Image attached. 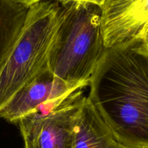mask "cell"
Segmentation results:
<instances>
[{
    "label": "cell",
    "instance_id": "9",
    "mask_svg": "<svg viewBox=\"0 0 148 148\" xmlns=\"http://www.w3.org/2000/svg\"><path fill=\"white\" fill-rule=\"evenodd\" d=\"M14 2L17 3V4H22V5H24L25 7H29L30 6H31L32 4H35V3L39 2V1H46V0H12ZM53 1H59V2L62 3L63 2V0H53Z\"/></svg>",
    "mask_w": 148,
    "mask_h": 148
},
{
    "label": "cell",
    "instance_id": "5",
    "mask_svg": "<svg viewBox=\"0 0 148 148\" xmlns=\"http://www.w3.org/2000/svg\"><path fill=\"white\" fill-rule=\"evenodd\" d=\"M101 8L106 49L142 37L148 28V0H106Z\"/></svg>",
    "mask_w": 148,
    "mask_h": 148
},
{
    "label": "cell",
    "instance_id": "1",
    "mask_svg": "<svg viewBox=\"0 0 148 148\" xmlns=\"http://www.w3.org/2000/svg\"><path fill=\"white\" fill-rule=\"evenodd\" d=\"M88 99L127 148H148V46L137 37L106 49Z\"/></svg>",
    "mask_w": 148,
    "mask_h": 148
},
{
    "label": "cell",
    "instance_id": "2",
    "mask_svg": "<svg viewBox=\"0 0 148 148\" xmlns=\"http://www.w3.org/2000/svg\"><path fill=\"white\" fill-rule=\"evenodd\" d=\"M59 23L49 52L47 66L72 88L82 89L90 79L105 47L101 8L89 3H61Z\"/></svg>",
    "mask_w": 148,
    "mask_h": 148
},
{
    "label": "cell",
    "instance_id": "7",
    "mask_svg": "<svg viewBox=\"0 0 148 148\" xmlns=\"http://www.w3.org/2000/svg\"><path fill=\"white\" fill-rule=\"evenodd\" d=\"M73 148H127L120 143L87 97L77 115Z\"/></svg>",
    "mask_w": 148,
    "mask_h": 148
},
{
    "label": "cell",
    "instance_id": "10",
    "mask_svg": "<svg viewBox=\"0 0 148 148\" xmlns=\"http://www.w3.org/2000/svg\"><path fill=\"white\" fill-rule=\"evenodd\" d=\"M77 1V2H84V3H89V4H93L95 5L98 6V7H101L103 3L105 2L106 0H63V2L64 3L66 1Z\"/></svg>",
    "mask_w": 148,
    "mask_h": 148
},
{
    "label": "cell",
    "instance_id": "6",
    "mask_svg": "<svg viewBox=\"0 0 148 148\" xmlns=\"http://www.w3.org/2000/svg\"><path fill=\"white\" fill-rule=\"evenodd\" d=\"M55 76L49 68L19 90L0 110V118L17 124L22 117L48 101L65 97L78 90Z\"/></svg>",
    "mask_w": 148,
    "mask_h": 148
},
{
    "label": "cell",
    "instance_id": "4",
    "mask_svg": "<svg viewBox=\"0 0 148 148\" xmlns=\"http://www.w3.org/2000/svg\"><path fill=\"white\" fill-rule=\"evenodd\" d=\"M83 97L78 90L61 105L56 100L48 101L19 119L25 148H73L75 121Z\"/></svg>",
    "mask_w": 148,
    "mask_h": 148
},
{
    "label": "cell",
    "instance_id": "3",
    "mask_svg": "<svg viewBox=\"0 0 148 148\" xmlns=\"http://www.w3.org/2000/svg\"><path fill=\"white\" fill-rule=\"evenodd\" d=\"M62 10V4L53 0L28 7L20 36L0 69V110L48 66Z\"/></svg>",
    "mask_w": 148,
    "mask_h": 148
},
{
    "label": "cell",
    "instance_id": "11",
    "mask_svg": "<svg viewBox=\"0 0 148 148\" xmlns=\"http://www.w3.org/2000/svg\"><path fill=\"white\" fill-rule=\"evenodd\" d=\"M143 37H144V39L145 40L146 43H147V46H148V28L147 29V30L145 31V33L144 36H143Z\"/></svg>",
    "mask_w": 148,
    "mask_h": 148
},
{
    "label": "cell",
    "instance_id": "8",
    "mask_svg": "<svg viewBox=\"0 0 148 148\" xmlns=\"http://www.w3.org/2000/svg\"><path fill=\"white\" fill-rule=\"evenodd\" d=\"M28 7L12 0H0V69L20 34Z\"/></svg>",
    "mask_w": 148,
    "mask_h": 148
}]
</instances>
